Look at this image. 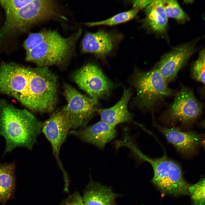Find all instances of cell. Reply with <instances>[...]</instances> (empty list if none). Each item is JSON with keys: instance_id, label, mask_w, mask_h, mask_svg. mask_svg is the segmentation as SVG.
Returning <instances> with one entry per match:
<instances>
[{"instance_id": "1", "label": "cell", "mask_w": 205, "mask_h": 205, "mask_svg": "<svg viewBox=\"0 0 205 205\" xmlns=\"http://www.w3.org/2000/svg\"><path fill=\"white\" fill-rule=\"evenodd\" d=\"M58 79L48 67L14 63L0 65V93L13 97L32 111L50 113L58 100Z\"/></svg>"}, {"instance_id": "2", "label": "cell", "mask_w": 205, "mask_h": 205, "mask_svg": "<svg viewBox=\"0 0 205 205\" xmlns=\"http://www.w3.org/2000/svg\"><path fill=\"white\" fill-rule=\"evenodd\" d=\"M42 123L25 109L0 100V136L6 141L4 155L22 147L31 150L41 132Z\"/></svg>"}, {"instance_id": "3", "label": "cell", "mask_w": 205, "mask_h": 205, "mask_svg": "<svg viewBox=\"0 0 205 205\" xmlns=\"http://www.w3.org/2000/svg\"><path fill=\"white\" fill-rule=\"evenodd\" d=\"M81 32L80 29L70 36L65 38L55 30H49L42 40L26 52V60L40 67H48L63 63L71 55Z\"/></svg>"}, {"instance_id": "4", "label": "cell", "mask_w": 205, "mask_h": 205, "mask_svg": "<svg viewBox=\"0 0 205 205\" xmlns=\"http://www.w3.org/2000/svg\"><path fill=\"white\" fill-rule=\"evenodd\" d=\"M52 0H31L26 6L5 16L0 29V43L10 36L26 32L32 25L60 16Z\"/></svg>"}, {"instance_id": "5", "label": "cell", "mask_w": 205, "mask_h": 205, "mask_svg": "<svg viewBox=\"0 0 205 205\" xmlns=\"http://www.w3.org/2000/svg\"><path fill=\"white\" fill-rule=\"evenodd\" d=\"M134 153L151 165L154 173L152 182L164 194L174 196L189 194L190 185L184 179L181 168L177 163L164 156L156 159L150 158L138 149Z\"/></svg>"}, {"instance_id": "6", "label": "cell", "mask_w": 205, "mask_h": 205, "mask_svg": "<svg viewBox=\"0 0 205 205\" xmlns=\"http://www.w3.org/2000/svg\"><path fill=\"white\" fill-rule=\"evenodd\" d=\"M140 107L153 111L166 98L175 94L159 72L154 68L137 73L134 80Z\"/></svg>"}, {"instance_id": "7", "label": "cell", "mask_w": 205, "mask_h": 205, "mask_svg": "<svg viewBox=\"0 0 205 205\" xmlns=\"http://www.w3.org/2000/svg\"><path fill=\"white\" fill-rule=\"evenodd\" d=\"M63 90L67 104L62 109L68 117L71 130L86 127L96 111L97 99L81 94L67 83Z\"/></svg>"}, {"instance_id": "8", "label": "cell", "mask_w": 205, "mask_h": 205, "mask_svg": "<svg viewBox=\"0 0 205 205\" xmlns=\"http://www.w3.org/2000/svg\"><path fill=\"white\" fill-rule=\"evenodd\" d=\"M175 95L173 102L163 115L166 121L189 124L201 116L203 104L196 98L192 90L182 86Z\"/></svg>"}, {"instance_id": "9", "label": "cell", "mask_w": 205, "mask_h": 205, "mask_svg": "<svg viewBox=\"0 0 205 205\" xmlns=\"http://www.w3.org/2000/svg\"><path fill=\"white\" fill-rule=\"evenodd\" d=\"M198 38L177 46L163 55L154 68L158 70L167 82L173 81L180 70L196 51Z\"/></svg>"}, {"instance_id": "10", "label": "cell", "mask_w": 205, "mask_h": 205, "mask_svg": "<svg viewBox=\"0 0 205 205\" xmlns=\"http://www.w3.org/2000/svg\"><path fill=\"white\" fill-rule=\"evenodd\" d=\"M73 79L90 97L96 99L107 95L113 85L96 65L88 63L76 71Z\"/></svg>"}, {"instance_id": "11", "label": "cell", "mask_w": 205, "mask_h": 205, "mask_svg": "<svg viewBox=\"0 0 205 205\" xmlns=\"http://www.w3.org/2000/svg\"><path fill=\"white\" fill-rule=\"evenodd\" d=\"M71 130L68 117L62 108L54 111L42 123L41 132L50 143L53 154L63 171L64 170L60 157V151Z\"/></svg>"}, {"instance_id": "12", "label": "cell", "mask_w": 205, "mask_h": 205, "mask_svg": "<svg viewBox=\"0 0 205 205\" xmlns=\"http://www.w3.org/2000/svg\"><path fill=\"white\" fill-rule=\"evenodd\" d=\"M155 125L168 141L183 154L193 153L204 141L203 135L196 132H185L177 128H166L157 124Z\"/></svg>"}, {"instance_id": "13", "label": "cell", "mask_w": 205, "mask_h": 205, "mask_svg": "<svg viewBox=\"0 0 205 205\" xmlns=\"http://www.w3.org/2000/svg\"><path fill=\"white\" fill-rule=\"evenodd\" d=\"M69 134L103 149L108 142L115 137L116 131L115 127L101 121L82 128L71 130Z\"/></svg>"}, {"instance_id": "14", "label": "cell", "mask_w": 205, "mask_h": 205, "mask_svg": "<svg viewBox=\"0 0 205 205\" xmlns=\"http://www.w3.org/2000/svg\"><path fill=\"white\" fill-rule=\"evenodd\" d=\"M131 96L129 89L125 90L120 100L113 106L100 112L101 121L113 126L132 120V116L128 109Z\"/></svg>"}, {"instance_id": "15", "label": "cell", "mask_w": 205, "mask_h": 205, "mask_svg": "<svg viewBox=\"0 0 205 205\" xmlns=\"http://www.w3.org/2000/svg\"><path fill=\"white\" fill-rule=\"evenodd\" d=\"M82 44L83 53L103 55L112 50L113 46V39L111 35L102 31L89 32L84 36Z\"/></svg>"}, {"instance_id": "16", "label": "cell", "mask_w": 205, "mask_h": 205, "mask_svg": "<svg viewBox=\"0 0 205 205\" xmlns=\"http://www.w3.org/2000/svg\"><path fill=\"white\" fill-rule=\"evenodd\" d=\"M145 23L151 30L162 34L166 31L168 17L163 7L161 0H153L145 8Z\"/></svg>"}, {"instance_id": "17", "label": "cell", "mask_w": 205, "mask_h": 205, "mask_svg": "<svg viewBox=\"0 0 205 205\" xmlns=\"http://www.w3.org/2000/svg\"><path fill=\"white\" fill-rule=\"evenodd\" d=\"M15 169V162L0 163V202L3 205L14 198Z\"/></svg>"}, {"instance_id": "18", "label": "cell", "mask_w": 205, "mask_h": 205, "mask_svg": "<svg viewBox=\"0 0 205 205\" xmlns=\"http://www.w3.org/2000/svg\"><path fill=\"white\" fill-rule=\"evenodd\" d=\"M116 195L109 188L91 183L84 192L83 200L85 205H113Z\"/></svg>"}, {"instance_id": "19", "label": "cell", "mask_w": 205, "mask_h": 205, "mask_svg": "<svg viewBox=\"0 0 205 205\" xmlns=\"http://www.w3.org/2000/svg\"><path fill=\"white\" fill-rule=\"evenodd\" d=\"M161 2L167 17L173 18L180 23H184L189 20L188 16L176 0H161Z\"/></svg>"}, {"instance_id": "20", "label": "cell", "mask_w": 205, "mask_h": 205, "mask_svg": "<svg viewBox=\"0 0 205 205\" xmlns=\"http://www.w3.org/2000/svg\"><path fill=\"white\" fill-rule=\"evenodd\" d=\"M139 10L134 9L122 12L106 20L102 21L87 22L85 24L89 26L99 25L112 26L126 22L134 18Z\"/></svg>"}, {"instance_id": "21", "label": "cell", "mask_w": 205, "mask_h": 205, "mask_svg": "<svg viewBox=\"0 0 205 205\" xmlns=\"http://www.w3.org/2000/svg\"><path fill=\"white\" fill-rule=\"evenodd\" d=\"M188 191L193 201V205H204V178L202 179L195 184L190 185Z\"/></svg>"}, {"instance_id": "22", "label": "cell", "mask_w": 205, "mask_h": 205, "mask_svg": "<svg viewBox=\"0 0 205 205\" xmlns=\"http://www.w3.org/2000/svg\"><path fill=\"white\" fill-rule=\"evenodd\" d=\"M205 51L200 52L198 57L194 63L191 70L192 77L196 80L205 84Z\"/></svg>"}, {"instance_id": "23", "label": "cell", "mask_w": 205, "mask_h": 205, "mask_svg": "<svg viewBox=\"0 0 205 205\" xmlns=\"http://www.w3.org/2000/svg\"><path fill=\"white\" fill-rule=\"evenodd\" d=\"M31 0H0V4L4 10L6 16L26 6Z\"/></svg>"}, {"instance_id": "24", "label": "cell", "mask_w": 205, "mask_h": 205, "mask_svg": "<svg viewBox=\"0 0 205 205\" xmlns=\"http://www.w3.org/2000/svg\"><path fill=\"white\" fill-rule=\"evenodd\" d=\"M59 205H85L79 193L75 192L63 200Z\"/></svg>"}, {"instance_id": "25", "label": "cell", "mask_w": 205, "mask_h": 205, "mask_svg": "<svg viewBox=\"0 0 205 205\" xmlns=\"http://www.w3.org/2000/svg\"><path fill=\"white\" fill-rule=\"evenodd\" d=\"M153 0H134L132 5L134 9H139L146 8Z\"/></svg>"}]
</instances>
